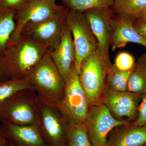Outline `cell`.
<instances>
[{
	"label": "cell",
	"instance_id": "obj_1",
	"mask_svg": "<svg viewBox=\"0 0 146 146\" xmlns=\"http://www.w3.org/2000/svg\"><path fill=\"white\" fill-rule=\"evenodd\" d=\"M49 51L43 43L21 34L0 53V65L9 79L25 78Z\"/></svg>",
	"mask_w": 146,
	"mask_h": 146
},
{
	"label": "cell",
	"instance_id": "obj_2",
	"mask_svg": "<svg viewBox=\"0 0 146 146\" xmlns=\"http://www.w3.org/2000/svg\"><path fill=\"white\" fill-rule=\"evenodd\" d=\"M112 65L109 55L99 47L82 61L79 77L90 106L103 103L108 75Z\"/></svg>",
	"mask_w": 146,
	"mask_h": 146
},
{
	"label": "cell",
	"instance_id": "obj_3",
	"mask_svg": "<svg viewBox=\"0 0 146 146\" xmlns=\"http://www.w3.org/2000/svg\"><path fill=\"white\" fill-rule=\"evenodd\" d=\"M25 78L33 87L39 100L57 105L63 99L65 82L49 52Z\"/></svg>",
	"mask_w": 146,
	"mask_h": 146
},
{
	"label": "cell",
	"instance_id": "obj_4",
	"mask_svg": "<svg viewBox=\"0 0 146 146\" xmlns=\"http://www.w3.org/2000/svg\"><path fill=\"white\" fill-rule=\"evenodd\" d=\"M39 102L33 89L18 92L0 104V121L20 125H37Z\"/></svg>",
	"mask_w": 146,
	"mask_h": 146
},
{
	"label": "cell",
	"instance_id": "obj_5",
	"mask_svg": "<svg viewBox=\"0 0 146 146\" xmlns=\"http://www.w3.org/2000/svg\"><path fill=\"white\" fill-rule=\"evenodd\" d=\"M55 106L68 123H84L90 106L74 66L65 82L63 99Z\"/></svg>",
	"mask_w": 146,
	"mask_h": 146
},
{
	"label": "cell",
	"instance_id": "obj_6",
	"mask_svg": "<svg viewBox=\"0 0 146 146\" xmlns=\"http://www.w3.org/2000/svg\"><path fill=\"white\" fill-rule=\"evenodd\" d=\"M68 125L57 106L39 99L37 126L47 146H66Z\"/></svg>",
	"mask_w": 146,
	"mask_h": 146
},
{
	"label": "cell",
	"instance_id": "obj_7",
	"mask_svg": "<svg viewBox=\"0 0 146 146\" xmlns=\"http://www.w3.org/2000/svg\"><path fill=\"white\" fill-rule=\"evenodd\" d=\"M67 23L72 33L74 45V67L79 75L82 61L98 48V44L83 13L69 9Z\"/></svg>",
	"mask_w": 146,
	"mask_h": 146
},
{
	"label": "cell",
	"instance_id": "obj_8",
	"mask_svg": "<svg viewBox=\"0 0 146 146\" xmlns=\"http://www.w3.org/2000/svg\"><path fill=\"white\" fill-rule=\"evenodd\" d=\"M93 146H104L108 136L115 128L129 125L127 121L115 117L104 103L89 107L84 123Z\"/></svg>",
	"mask_w": 146,
	"mask_h": 146
},
{
	"label": "cell",
	"instance_id": "obj_9",
	"mask_svg": "<svg viewBox=\"0 0 146 146\" xmlns=\"http://www.w3.org/2000/svg\"><path fill=\"white\" fill-rule=\"evenodd\" d=\"M67 9L63 5L57 4L55 0H29L25 6L15 14L16 27L7 45L16 42L26 24L53 18Z\"/></svg>",
	"mask_w": 146,
	"mask_h": 146
},
{
	"label": "cell",
	"instance_id": "obj_10",
	"mask_svg": "<svg viewBox=\"0 0 146 146\" xmlns=\"http://www.w3.org/2000/svg\"><path fill=\"white\" fill-rule=\"evenodd\" d=\"M69 9L58 16L37 23H30L24 27L21 34L25 35L46 45L49 50L59 45L65 27Z\"/></svg>",
	"mask_w": 146,
	"mask_h": 146
},
{
	"label": "cell",
	"instance_id": "obj_11",
	"mask_svg": "<svg viewBox=\"0 0 146 146\" xmlns=\"http://www.w3.org/2000/svg\"><path fill=\"white\" fill-rule=\"evenodd\" d=\"M142 97V95L129 91H116L107 85L103 103L116 118L123 119L126 117L131 120L137 117Z\"/></svg>",
	"mask_w": 146,
	"mask_h": 146
},
{
	"label": "cell",
	"instance_id": "obj_12",
	"mask_svg": "<svg viewBox=\"0 0 146 146\" xmlns=\"http://www.w3.org/2000/svg\"><path fill=\"white\" fill-rule=\"evenodd\" d=\"M96 38L99 48L109 55L115 14L111 8L95 9L83 13Z\"/></svg>",
	"mask_w": 146,
	"mask_h": 146
},
{
	"label": "cell",
	"instance_id": "obj_13",
	"mask_svg": "<svg viewBox=\"0 0 146 146\" xmlns=\"http://www.w3.org/2000/svg\"><path fill=\"white\" fill-rule=\"evenodd\" d=\"M49 53L65 83L74 66L76 55L72 36L67 23L59 45Z\"/></svg>",
	"mask_w": 146,
	"mask_h": 146
},
{
	"label": "cell",
	"instance_id": "obj_14",
	"mask_svg": "<svg viewBox=\"0 0 146 146\" xmlns=\"http://www.w3.org/2000/svg\"><path fill=\"white\" fill-rule=\"evenodd\" d=\"M9 142L16 146H47L37 125H20L2 123Z\"/></svg>",
	"mask_w": 146,
	"mask_h": 146
},
{
	"label": "cell",
	"instance_id": "obj_15",
	"mask_svg": "<svg viewBox=\"0 0 146 146\" xmlns=\"http://www.w3.org/2000/svg\"><path fill=\"white\" fill-rule=\"evenodd\" d=\"M134 22L115 16L112 21L113 33L110 45L112 51L123 48L129 43H135L146 49V39L136 30Z\"/></svg>",
	"mask_w": 146,
	"mask_h": 146
},
{
	"label": "cell",
	"instance_id": "obj_16",
	"mask_svg": "<svg viewBox=\"0 0 146 146\" xmlns=\"http://www.w3.org/2000/svg\"><path fill=\"white\" fill-rule=\"evenodd\" d=\"M146 144V125L129 124L112 129L106 146H143Z\"/></svg>",
	"mask_w": 146,
	"mask_h": 146
},
{
	"label": "cell",
	"instance_id": "obj_17",
	"mask_svg": "<svg viewBox=\"0 0 146 146\" xmlns=\"http://www.w3.org/2000/svg\"><path fill=\"white\" fill-rule=\"evenodd\" d=\"M112 11L116 16L138 21L146 11V0H113Z\"/></svg>",
	"mask_w": 146,
	"mask_h": 146
},
{
	"label": "cell",
	"instance_id": "obj_18",
	"mask_svg": "<svg viewBox=\"0 0 146 146\" xmlns=\"http://www.w3.org/2000/svg\"><path fill=\"white\" fill-rule=\"evenodd\" d=\"M127 91L142 95L146 93V54L138 58L128 82Z\"/></svg>",
	"mask_w": 146,
	"mask_h": 146
},
{
	"label": "cell",
	"instance_id": "obj_19",
	"mask_svg": "<svg viewBox=\"0 0 146 146\" xmlns=\"http://www.w3.org/2000/svg\"><path fill=\"white\" fill-rule=\"evenodd\" d=\"M16 13L0 7V53L5 49L15 30Z\"/></svg>",
	"mask_w": 146,
	"mask_h": 146
},
{
	"label": "cell",
	"instance_id": "obj_20",
	"mask_svg": "<svg viewBox=\"0 0 146 146\" xmlns=\"http://www.w3.org/2000/svg\"><path fill=\"white\" fill-rule=\"evenodd\" d=\"M34 88L25 78H9L0 82V104L18 92Z\"/></svg>",
	"mask_w": 146,
	"mask_h": 146
},
{
	"label": "cell",
	"instance_id": "obj_21",
	"mask_svg": "<svg viewBox=\"0 0 146 146\" xmlns=\"http://www.w3.org/2000/svg\"><path fill=\"white\" fill-rule=\"evenodd\" d=\"M63 5L69 10L84 13L95 9L111 8L113 0H60Z\"/></svg>",
	"mask_w": 146,
	"mask_h": 146
},
{
	"label": "cell",
	"instance_id": "obj_22",
	"mask_svg": "<svg viewBox=\"0 0 146 146\" xmlns=\"http://www.w3.org/2000/svg\"><path fill=\"white\" fill-rule=\"evenodd\" d=\"M66 146H93L84 123H68Z\"/></svg>",
	"mask_w": 146,
	"mask_h": 146
},
{
	"label": "cell",
	"instance_id": "obj_23",
	"mask_svg": "<svg viewBox=\"0 0 146 146\" xmlns=\"http://www.w3.org/2000/svg\"><path fill=\"white\" fill-rule=\"evenodd\" d=\"M132 70L119 71L112 65L108 75L107 86L116 91H127L128 82Z\"/></svg>",
	"mask_w": 146,
	"mask_h": 146
},
{
	"label": "cell",
	"instance_id": "obj_24",
	"mask_svg": "<svg viewBox=\"0 0 146 146\" xmlns=\"http://www.w3.org/2000/svg\"><path fill=\"white\" fill-rule=\"evenodd\" d=\"M135 58L127 52H119L116 56L113 66L117 70L126 72L133 70L135 65Z\"/></svg>",
	"mask_w": 146,
	"mask_h": 146
},
{
	"label": "cell",
	"instance_id": "obj_25",
	"mask_svg": "<svg viewBox=\"0 0 146 146\" xmlns=\"http://www.w3.org/2000/svg\"><path fill=\"white\" fill-rule=\"evenodd\" d=\"M131 125L136 126L146 125V93L142 96L138 106L136 119Z\"/></svg>",
	"mask_w": 146,
	"mask_h": 146
},
{
	"label": "cell",
	"instance_id": "obj_26",
	"mask_svg": "<svg viewBox=\"0 0 146 146\" xmlns=\"http://www.w3.org/2000/svg\"><path fill=\"white\" fill-rule=\"evenodd\" d=\"M29 0H0V7L17 11L23 8Z\"/></svg>",
	"mask_w": 146,
	"mask_h": 146
},
{
	"label": "cell",
	"instance_id": "obj_27",
	"mask_svg": "<svg viewBox=\"0 0 146 146\" xmlns=\"http://www.w3.org/2000/svg\"><path fill=\"white\" fill-rule=\"evenodd\" d=\"M136 23H134L136 30L141 36L146 39V23L139 22Z\"/></svg>",
	"mask_w": 146,
	"mask_h": 146
},
{
	"label": "cell",
	"instance_id": "obj_28",
	"mask_svg": "<svg viewBox=\"0 0 146 146\" xmlns=\"http://www.w3.org/2000/svg\"><path fill=\"white\" fill-rule=\"evenodd\" d=\"M7 139L2 128L0 127V146H7Z\"/></svg>",
	"mask_w": 146,
	"mask_h": 146
},
{
	"label": "cell",
	"instance_id": "obj_29",
	"mask_svg": "<svg viewBox=\"0 0 146 146\" xmlns=\"http://www.w3.org/2000/svg\"><path fill=\"white\" fill-rule=\"evenodd\" d=\"M8 77L5 74L4 72L3 71L2 69L1 65H0V82L4 81L8 79Z\"/></svg>",
	"mask_w": 146,
	"mask_h": 146
},
{
	"label": "cell",
	"instance_id": "obj_30",
	"mask_svg": "<svg viewBox=\"0 0 146 146\" xmlns=\"http://www.w3.org/2000/svg\"><path fill=\"white\" fill-rule=\"evenodd\" d=\"M137 22L146 23V11L136 22Z\"/></svg>",
	"mask_w": 146,
	"mask_h": 146
},
{
	"label": "cell",
	"instance_id": "obj_31",
	"mask_svg": "<svg viewBox=\"0 0 146 146\" xmlns=\"http://www.w3.org/2000/svg\"><path fill=\"white\" fill-rule=\"evenodd\" d=\"M8 141V140H7ZM7 146H16L13 145V144L11 143L10 142L7 141Z\"/></svg>",
	"mask_w": 146,
	"mask_h": 146
},
{
	"label": "cell",
	"instance_id": "obj_32",
	"mask_svg": "<svg viewBox=\"0 0 146 146\" xmlns=\"http://www.w3.org/2000/svg\"><path fill=\"white\" fill-rule=\"evenodd\" d=\"M143 146H146V144H145V145H143Z\"/></svg>",
	"mask_w": 146,
	"mask_h": 146
},
{
	"label": "cell",
	"instance_id": "obj_33",
	"mask_svg": "<svg viewBox=\"0 0 146 146\" xmlns=\"http://www.w3.org/2000/svg\"></svg>",
	"mask_w": 146,
	"mask_h": 146
},
{
	"label": "cell",
	"instance_id": "obj_34",
	"mask_svg": "<svg viewBox=\"0 0 146 146\" xmlns=\"http://www.w3.org/2000/svg\"><path fill=\"white\" fill-rule=\"evenodd\" d=\"M55 1H56V0H55Z\"/></svg>",
	"mask_w": 146,
	"mask_h": 146
}]
</instances>
